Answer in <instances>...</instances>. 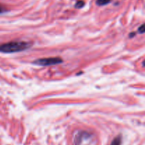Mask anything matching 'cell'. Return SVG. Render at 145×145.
<instances>
[{
    "label": "cell",
    "instance_id": "cell-1",
    "mask_svg": "<svg viewBox=\"0 0 145 145\" xmlns=\"http://www.w3.org/2000/svg\"><path fill=\"white\" fill-rule=\"evenodd\" d=\"M98 139L94 133L84 129H77L73 133L72 145H97Z\"/></svg>",
    "mask_w": 145,
    "mask_h": 145
},
{
    "label": "cell",
    "instance_id": "cell-2",
    "mask_svg": "<svg viewBox=\"0 0 145 145\" xmlns=\"http://www.w3.org/2000/svg\"><path fill=\"white\" fill-rule=\"evenodd\" d=\"M32 43L26 41H12L0 45V52L4 53H14L28 50Z\"/></svg>",
    "mask_w": 145,
    "mask_h": 145
},
{
    "label": "cell",
    "instance_id": "cell-3",
    "mask_svg": "<svg viewBox=\"0 0 145 145\" xmlns=\"http://www.w3.org/2000/svg\"><path fill=\"white\" fill-rule=\"evenodd\" d=\"M62 59L56 57H48V58H40L38 60H35L33 64L38 66H43V67H46V66H51V65H59L62 63Z\"/></svg>",
    "mask_w": 145,
    "mask_h": 145
},
{
    "label": "cell",
    "instance_id": "cell-4",
    "mask_svg": "<svg viewBox=\"0 0 145 145\" xmlns=\"http://www.w3.org/2000/svg\"><path fill=\"white\" fill-rule=\"evenodd\" d=\"M121 142H122L121 136H117L112 141L110 145H121Z\"/></svg>",
    "mask_w": 145,
    "mask_h": 145
},
{
    "label": "cell",
    "instance_id": "cell-5",
    "mask_svg": "<svg viewBox=\"0 0 145 145\" xmlns=\"http://www.w3.org/2000/svg\"><path fill=\"white\" fill-rule=\"evenodd\" d=\"M111 0H97L96 4L98 6H104L106 4H108Z\"/></svg>",
    "mask_w": 145,
    "mask_h": 145
},
{
    "label": "cell",
    "instance_id": "cell-6",
    "mask_svg": "<svg viewBox=\"0 0 145 145\" xmlns=\"http://www.w3.org/2000/svg\"><path fill=\"white\" fill-rule=\"evenodd\" d=\"M84 4H85V3L84 1L79 0V1L77 2V3L75 4V7L77 9H81V8H82V7L84 6Z\"/></svg>",
    "mask_w": 145,
    "mask_h": 145
},
{
    "label": "cell",
    "instance_id": "cell-7",
    "mask_svg": "<svg viewBox=\"0 0 145 145\" xmlns=\"http://www.w3.org/2000/svg\"><path fill=\"white\" fill-rule=\"evenodd\" d=\"M138 31H139V32L140 33H144V25H141V26L139 28Z\"/></svg>",
    "mask_w": 145,
    "mask_h": 145
},
{
    "label": "cell",
    "instance_id": "cell-8",
    "mask_svg": "<svg viewBox=\"0 0 145 145\" xmlns=\"http://www.w3.org/2000/svg\"><path fill=\"white\" fill-rule=\"evenodd\" d=\"M5 11H6V9H5V8H4V7H2V6L0 5V14L4 13Z\"/></svg>",
    "mask_w": 145,
    "mask_h": 145
},
{
    "label": "cell",
    "instance_id": "cell-9",
    "mask_svg": "<svg viewBox=\"0 0 145 145\" xmlns=\"http://www.w3.org/2000/svg\"><path fill=\"white\" fill-rule=\"evenodd\" d=\"M134 36H135V33H131V34L129 35V37L132 38V37Z\"/></svg>",
    "mask_w": 145,
    "mask_h": 145
}]
</instances>
